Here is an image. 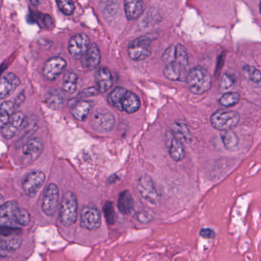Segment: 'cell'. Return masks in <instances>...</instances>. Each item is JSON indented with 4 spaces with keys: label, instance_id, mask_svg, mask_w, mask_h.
<instances>
[{
    "label": "cell",
    "instance_id": "6da1fadb",
    "mask_svg": "<svg viewBox=\"0 0 261 261\" xmlns=\"http://www.w3.org/2000/svg\"><path fill=\"white\" fill-rule=\"evenodd\" d=\"M30 221L31 216L28 211L19 207L16 201H7L0 207V226L22 227L28 225Z\"/></svg>",
    "mask_w": 261,
    "mask_h": 261
},
{
    "label": "cell",
    "instance_id": "7a4b0ae2",
    "mask_svg": "<svg viewBox=\"0 0 261 261\" xmlns=\"http://www.w3.org/2000/svg\"><path fill=\"white\" fill-rule=\"evenodd\" d=\"M186 81L189 90L195 94H204L212 87L210 73L201 66L192 68L186 74Z\"/></svg>",
    "mask_w": 261,
    "mask_h": 261
},
{
    "label": "cell",
    "instance_id": "3957f363",
    "mask_svg": "<svg viewBox=\"0 0 261 261\" xmlns=\"http://www.w3.org/2000/svg\"><path fill=\"white\" fill-rule=\"evenodd\" d=\"M22 244V232L19 227L0 226V256L18 250Z\"/></svg>",
    "mask_w": 261,
    "mask_h": 261
},
{
    "label": "cell",
    "instance_id": "277c9868",
    "mask_svg": "<svg viewBox=\"0 0 261 261\" xmlns=\"http://www.w3.org/2000/svg\"><path fill=\"white\" fill-rule=\"evenodd\" d=\"M77 197L73 192H67L64 195L61 204V222L65 227H70L77 221Z\"/></svg>",
    "mask_w": 261,
    "mask_h": 261
},
{
    "label": "cell",
    "instance_id": "5b68a950",
    "mask_svg": "<svg viewBox=\"0 0 261 261\" xmlns=\"http://www.w3.org/2000/svg\"><path fill=\"white\" fill-rule=\"evenodd\" d=\"M241 117L236 111H216L211 117V123L215 129L220 131L230 130L239 123Z\"/></svg>",
    "mask_w": 261,
    "mask_h": 261
},
{
    "label": "cell",
    "instance_id": "8992f818",
    "mask_svg": "<svg viewBox=\"0 0 261 261\" xmlns=\"http://www.w3.org/2000/svg\"><path fill=\"white\" fill-rule=\"evenodd\" d=\"M137 189L142 198L152 205H156L160 200V195L154 184L153 181L149 175H141L137 181Z\"/></svg>",
    "mask_w": 261,
    "mask_h": 261
},
{
    "label": "cell",
    "instance_id": "52a82bcc",
    "mask_svg": "<svg viewBox=\"0 0 261 261\" xmlns=\"http://www.w3.org/2000/svg\"><path fill=\"white\" fill-rule=\"evenodd\" d=\"M43 149V142L40 138H33L29 140L22 147L21 164L23 166L33 164L40 156Z\"/></svg>",
    "mask_w": 261,
    "mask_h": 261
},
{
    "label": "cell",
    "instance_id": "ba28073f",
    "mask_svg": "<svg viewBox=\"0 0 261 261\" xmlns=\"http://www.w3.org/2000/svg\"><path fill=\"white\" fill-rule=\"evenodd\" d=\"M128 55L134 61L147 59L151 55L150 38L141 36L133 40L128 46Z\"/></svg>",
    "mask_w": 261,
    "mask_h": 261
},
{
    "label": "cell",
    "instance_id": "9c48e42d",
    "mask_svg": "<svg viewBox=\"0 0 261 261\" xmlns=\"http://www.w3.org/2000/svg\"><path fill=\"white\" fill-rule=\"evenodd\" d=\"M59 189L55 183H50L45 188L42 198V209L47 216H53L59 202Z\"/></svg>",
    "mask_w": 261,
    "mask_h": 261
},
{
    "label": "cell",
    "instance_id": "30bf717a",
    "mask_svg": "<svg viewBox=\"0 0 261 261\" xmlns=\"http://www.w3.org/2000/svg\"><path fill=\"white\" fill-rule=\"evenodd\" d=\"M45 175L42 171H33L24 178L22 189L27 196L33 198L43 186Z\"/></svg>",
    "mask_w": 261,
    "mask_h": 261
},
{
    "label": "cell",
    "instance_id": "8fae6325",
    "mask_svg": "<svg viewBox=\"0 0 261 261\" xmlns=\"http://www.w3.org/2000/svg\"><path fill=\"white\" fill-rule=\"evenodd\" d=\"M163 60L167 63H175L186 69L189 65V57L186 48L183 45H171L163 54Z\"/></svg>",
    "mask_w": 261,
    "mask_h": 261
},
{
    "label": "cell",
    "instance_id": "7c38bea8",
    "mask_svg": "<svg viewBox=\"0 0 261 261\" xmlns=\"http://www.w3.org/2000/svg\"><path fill=\"white\" fill-rule=\"evenodd\" d=\"M81 226L89 230L98 229L101 224L100 211L94 206H85L81 212Z\"/></svg>",
    "mask_w": 261,
    "mask_h": 261
},
{
    "label": "cell",
    "instance_id": "4fadbf2b",
    "mask_svg": "<svg viewBox=\"0 0 261 261\" xmlns=\"http://www.w3.org/2000/svg\"><path fill=\"white\" fill-rule=\"evenodd\" d=\"M67 62L65 59L59 56H55L46 61L44 65L43 73L44 77L48 81H55L60 77L61 74L65 71L66 68Z\"/></svg>",
    "mask_w": 261,
    "mask_h": 261
},
{
    "label": "cell",
    "instance_id": "5bb4252c",
    "mask_svg": "<svg viewBox=\"0 0 261 261\" xmlns=\"http://www.w3.org/2000/svg\"><path fill=\"white\" fill-rule=\"evenodd\" d=\"M90 46V39L85 33L75 35L70 39L68 51L74 59H81L88 51Z\"/></svg>",
    "mask_w": 261,
    "mask_h": 261
},
{
    "label": "cell",
    "instance_id": "9a60e30c",
    "mask_svg": "<svg viewBox=\"0 0 261 261\" xmlns=\"http://www.w3.org/2000/svg\"><path fill=\"white\" fill-rule=\"evenodd\" d=\"M91 126L99 133L111 132L115 124V117L111 112H97L91 118Z\"/></svg>",
    "mask_w": 261,
    "mask_h": 261
},
{
    "label": "cell",
    "instance_id": "2e32d148",
    "mask_svg": "<svg viewBox=\"0 0 261 261\" xmlns=\"http://www.w3.org/2000/svg\"><path fill=\"white\" fill-rule=\"evenodd\" d=\"M24 121H25V115L23 113L20 111L13 113L8 123L4 127L1 128V134L3 137L8 140L13 138L19 132V129L23 125Z\"/></svg>",
    "mask_w": 261,
    "mask_h": 261
},
{
    "label": "cell",
    "instance_id": "e0dca14e",
    "mask_svg": "<svg viewBox=\"0 0 261 261\" xmlns=\"http://www.w3.org/2000/svg\"><path fill=\"white\" fill-rule=\"evenodd\" d=\"M166 146L169 150L171 158L175 162L181 161L186 156V151L182 145V142L174 136L171 131L167 132L166 135Z\"/></svg>",
    "mask_w": 261,
    "mask_h": 261
},
{
    "label": "cell",
    "instance_id": "ac0fdd59",
    "mask_svg": "<svg viewBox=\"0 0 261 261\" xmlns=\"http://www.w3.org/2000/svg\"><path fill=\"white\" fill-rule=\"evenodd\" d=\"M19 85L20 80L13 73H8L0 77V100L10 96Z\"/></svg>",
    "mask_w": 261,
    "mask_h": 261
},
{
    "label": "cell",
    "instance_id": "d6986e66",
    "mask_svg": "<svg viewBox=\"0 0 261 261\" xmlns=\"http://www.w3.org/2000/svg\"><path fill=\"white\" fill-rule=\"evenodd\" d=\"M82 58H83L82 64L86 69L90 71L96 69L100 65V59H101V55L97 44H91L88 51Z\"/></svg>",
    "mask_w": 261,
    "mask_h": 261
},
{
    "label": "cell",
    "instance_id": "ffe728a7",
    "mask_svg": "<svg viewBox=\"0 0 261 261\" xmlns=\"http://www.w3.org/2000/svg\"><path fill=\"white\" fill-rule=\"evenodd\" d=\"M95 82L99 92H107L113 85L112 74L110 70L106 67L99 68L96 72Z\"/></svg>",
    "mask_w": 261,
    "mask_h": 261
},
{
    "label": "cell",
    "instance_id": "44dd1931",
    "mask_svg": "<svg viewBox=\"0 0 261 261\" xmlns=\"http://www.w3.org/2000/svg\"><path fill=\"white\" fill-rule=\"evenodd\" d=\"M143 0H125L124 10L126 18L129 20H135L140 17L144 11Z\"/></svg>",
    "mask_w": 261,
    "mask_h": 261
},
{
    "label": "cell",
    "instance_id": "7402d4cb",
    "mask_svg": "<svg viewBox=\"0 0 261 261\" xmlns=\"http://www.w3.org/2000/svg\"><path fill=\"white\" fill-rule=\"evenodd\" d=\"M140 108V101L137 94L132 91H126L120 103L121 111H125L127 114H134Z\"/></svg>",
    "mask_w": 261,
    "mask_h": 261
},
{
    "label": "cell",
    "instance_id": "603a6c76",
    "mask_svg": "<svg viewBox=\"0 0 261 261\" xmlns=\"http://www.w3.org/2000/svg\"><path fill=\"white\" fill-rule=\"evenodd\" d=\"M117 207L123 215H129L134 210V202L129 191H123L119 195Z\"/></svg>",
    "mask_w": 261,
    "mask_h": 261
},
{
    "label": "cell",
    "instance_id": "cb8c5ba5",
    "mask_svg": "<svg viewBox=\"0 0 261 261\" xmlns=\"http://www.w3.org/2000/svg\"><path fill=\"white\" fill-rule=\"evenodd\" d=\"M92 108V103L87 100L77 102L71 108V114L79 121H85Z\"/></svg>",
    "mask_w": 261,
    "mask_h": 261
},
{
    "label": "cell",
    "instance_id": "d4e9b609",
    "mask_svg": "<svg viewBox=\"0 0 261 261\" xmlns=\"http://www.w3.org/2000/svg\"><path fill=\"white\" fill-rule=\"evenodd\" d=\"M171 132L181 142L188 143L192 140V137H191L189 127H188L186 123L183 121L175 122L174 124L172 125Z\"/></svg>",
    "mask_w": 261,
    "mask_h": 261
},
{
    "label": "cell",
    "instance_id": "484cf974",
    "mask_svg": "<svg viewBox=\"0 0 261 261\" xmlns=\"http://www.w3.org/2000/svg\"><path fill=\"white\" fill-rule=\"evenodd\" d=\"M79 77L75 73L68 71L64 76L62 82V89L68 94H74L77 88Z\"/></svg>",
    "mask_w": 261,
    "mask_h": 261
},
{
    "label": "cell",
    "instance_id": "4316f807",
    "mask_svg": "<svg viewBox=\"0 0 261 261\" xmlns=\"http://www.w3.org/2000/svg\"><path fill=\"white\" fill-rule=\"evenodd\" d=\"M65 96L60 91H49L45 97V103L51 109H59L65 103Z\"/></svg>",
    "mask_w": 261,
    "mask_h": 261
},
{
    "label": "cell",
    "instance_id": "83f0119b",
    "mask_svg": "<svg viewBox=\"0 0 261 261\" xmlns=\"http://www.w3.org/2000/svg\"><path fill=\"white\" fill-rule=\"evenodd\" d=\"M186 69L181 68L179 65L175 63H167L165 67V77L171 81H178L181 79Z\"/></svg>",
    "mask_w": 261,
    "mask_h": 261
},
{
    "label": "cell",
    "instance_id": "f1b7e54d",
    "mask_svg": "<svg viewBox=\"0 0 261 261\" xmlns=\"http://www.w3.org/2000/svg\"><path fill=\"white\" fill-rule=\"evenodd\" d=\"M127 90L122 87H117L114 88L108 97V100L111 106L115 108L118 111H121L120 109V103H121L122 99L124 96L125 93Z\"/></svg>",
    "mask_w": 261,
    "mask_h": 261
},
{
    "label": "cell",
    "instance_id": "f546056e",
    "mask_svg": "<svg viewBox=\"0 0 261 261\" xmlns=\"http://www.w3.org/2000/svg\"><path fill=\"white\" fill-rule=\"evenodd\" d=\"M221 140L226 149L232 150L239 144V138L235 133L230 130L224 131L221 134Z\"/></svg>",
    "mask_w": 261,
    "mask_h": 261
},
{
    "label": "cell",
    "instance_id": "4dcf8cb0",
    "mask_svg": "<svg viewBox=\"0 0 261 261\" xmlns=\"http://www.w3.org/2000/svg\"><path fill=\"white\" fill-rule=\"evenodd\" d=\"M240 94L237 92H227L223 94L219 100L220 105L225 108H230V107L234 106L235 105L239 102Z\"/></svg>",
    "mask_w": 261,
    "mask_h": 261
},
{
    "label": "cell",
    "instance_id": "1f68e13d",
    "mask_svg": "<svg viewBox=\"0 0 261 261\" xmlns=\"http://www.w3.org/2000/svg\"><path fill=\"white\" fill-rule=\"evenodd\" d=\"M58 7L65 16H71L74 11V5L72 0H56Z\"/></svg>",
    "mask_w": 261,
    "mask_h": 261
},
{
    "label": "cell",
    "instance_id": "d6a6232c",
    "mask_svg": "<svg viewBox=\"0 0 261 261\" xmlns=\"http://www.w3.org/2000/svg\"><path fill=\"white\" fill-rule=\"evenodd\" d=\"M103 213H105V218L107 222L110 225H112L116 221V213L114 210V204L111 201H107L103 206Z\"/></svg>",
    "mask_w": 261,
    "mask_h": 261
},
{
    "label": "cell",
    "instance_id": "836d02e7",
    "mask_svg": "<svg viewBox=\"0 0 261 261\" xmlns=\"http://www.w3.org/2000/svg\"><path fill=\"white\" fill-rule=\"evenodd\" d=\"M244 74L247 76V79L254 83H259L260 82V71L259 70L256 69L254 67L247 66L243 68Z\"/></svg>",
    "mask_w": 261,
    "mask_h": 261
},
{
    "label": "cell",
    "instance_id": "e575fe53",
    "mask_svg": "<svg viewBox=\"0 0 261 261\" xmlns=\"http://www.w3.org/2000/svg\"><path fill=\"white\" fill-rule=\"evenodd\" d=\"M137 218L138 221L142 224H148L153 219V215L150 211L144 209V210L140 211L137 213Z\"/></svg>",
    "mask_w": 261,
    "mask_h": 261
},
{
    "label": "cell",
    "instance_id": "d590c367",
    "mask_svg": "<svg viewBox=\"0 0 261 261\" xmlns=\"http://www.w3.org/2000/svg\"><path fill=\"white\" fill-rule=\"evenodd\" d=\"M16 106L14 102L7 100V101L3 102L0 105V111L3 112L7 113V114L12 115L13 113L16 112Z\"/></svg>",
    "mask_w": 261,
    "mask_h": 261
},
{
    "label": "cell",
    "instance_id": "8d00e7d4",
    "mask_svg": "<svg viewBox=\"0 0 261 261\" xmlns=\"http://www.w3.org/2000/svg\"><path fill=\"white\" fill-rule=\"evenodd\" d=\"M233 83H234V80L233 77L229 74H225L221 79V88L222 89H228L233 86Z\"/></svg>",
    "mask_w": 261,
    "mask_h": 261
},
{
    "label": "cell",
    "instance_id": "74e56055",
    "mask_svg": "<svg viewBox=\"0 0 261 261\" xmlns=\"http://www.w3.org/2000/svg\"><path fill=\"white\" fill-rule=\"evenodd\" d=\"M200 235L205 239H214L215 238V232L211 228H203L200 231Z\"/></svg>",
    "mask_w": 261,
    "mask_h": 261
},
{
    "label": "cell",
    "instance_id": "f35d334b",
    "mask_svg": "<svg viewBox=\"0 0 261 261\" xmlns=\"http://www.w3.org/2000/svg\"><path fill=\"white\" fill-rule=\"evenodd\" d=\"M10 117H11V115H10V114L0 111V129L4 127V126L8 123Z\"/></svg>",
    "mask_w": 261,
    "mask_h": 261
},
{
    "label": "cell",
    "instance_id": "ab89813d",
    "mask_svg": "<svg viewBox=\"0 0 261 261\" xmlns=\"http://www.w3.org/2000/svg\"><path fill=\"white\" fill-rule=\"evenodd\" d=\"M98 92V90L96 89L95 88H88V89H85V91L82 93V94L85 96V97H91V96L96 95Z\"/></svg>",
    "mask_w": 261,
    "mask_h": 261
},
{
    "label": "cell",
    "instance_id": "60d3db41",
    "mask_svg": "<svg viewBox=\"0 0 261 261\" xmlns=\"http://www.w3.org/2000/svg\"><path fill=\"white\" fill-rule=\"evenodd\" d=\"M30 2L35 7H37V6H39L42 4V0H30Z\"/></svg>",
    "mask_w": 261,
    "mask_h": 261
},
{
    "label": "cell",
    "instance_id": "b9f144b4",
    "mask_svg": "<svg viewBox=\"0 0 261 261\" xmlns=\"http://www.w3.org/2000/svg\"><path fill=\"white\" fill-rule=\"evenodd\" d=\"M5 202V198H4V197L0 194V207H1V206H2Z\"/></svg>",
    "mask_w": 261,
    "mask_h": 261
}]
</instances>
